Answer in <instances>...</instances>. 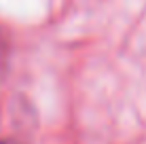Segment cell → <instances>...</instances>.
I'll use <instances>...</instances> for the list:
<instances>
[{"label":"cell","mask_w":146,"mask_h":144,"mask_svg":"<svg viewBox=\"0 0 146 144\" xmlns=\"http://www.w3.org/2000/svg\"><path fill=\"white\" fill-rule=\"evenodd\" d=\"M0 144H21V142H17V140H9V138H2V140H0Z\"/></svg>","instance_id":"6da1fadb"}]
</instances>
